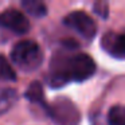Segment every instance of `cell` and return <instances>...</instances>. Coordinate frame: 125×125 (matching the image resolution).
I'll use <instances>...</instances> for the list:
<instances>
[{
	"label": "cell",
	"instance_id": "cell-1",
	"mask_svg": "<svg viewBox=\"0 0 125 125\" xmlns=\"http://www.w3.org/2000/svg\"><path fill=\"white\" fill-rule=\"evenodd\" d=\"M97 66L90 55L79 52L51 65L47 78L51 87H62L69 82H83L94 75Z\"/></svg>",
	"mask_w": 125,
	"mask_h": 125
},
{
	"label": "cell",
	"instance_id": "cell-2",
	"mask_svg": "<svg viewBox=\"0 0 125 125\" xmlns=\"http://www.w3.org/2000/svg\"><path fill=\"white\" fill-rule=\"evenodd\" d=\"M11 59L23 71H35L43 62V51L34 41H22L11 50Z\"/></svg>",
	"mask_w": 125,
	"mask_h": 125
},
{
	"label": "cell",
	"instance_id": "cell-3",
	"mask_svg": "<svg viewBox=\"0 0 125 125\" xmlns=\"http://www.w3.org/2000/svg\"><path fill=\"white\" fill-rule=\"evenodd\" d=\"M63 24L78 32L86 41L94 39L95 34H97L95 22L83 11H73L69 15H66L63 18Z\"/></svg>",
	"mask_w": 125,
	"mask_h": 125
},
{
	"label": "cell",
	"instance_id": "cell-4",
	"mask_svg": "<svg viewBox=\"0 0 125 125\" xmlns=\"http://www.w3.org/2000/svg\"><path fill=\"white\" fill-rule=\"evenodd\" d=\"M47 113L58 125H78L79 122V112L73 102L66 98L57 100L51 106H49Z\"/></svg>",
	"mask_w": 125,
	"mask_h": 125
},
{
	"label": "cell",
	"instance_id": "cell-5",
	"mask_svg": "<svg viewBox=\"0 0 125 125\" xmlns=\"http://www.w3.org/2000/svg\"><path fill=\"white\" fill-rule=\"evenodd\" d=\"M0 27L7 28L18 35H24L30 31L31 24L22 11L10 8L0 14Z\"/></svg>",
	"mask_w": 125,
	"mask_h": 125
},
{
	"label": "cell",
	"instance_id": "cell-6",
	"mask_svg": "<svg viewBox=\"0 0 125 125\" xmlns=\"http://www.w3.org/2000/svg\"><path fill=\"white\" fill-rule=\"evenodd\" d=\"M101 46L110 57L125 61V32H109L104 35Z\"/></svg>",
	"mask_w": 125,
	"mask_h": 125
},
{
	"label": "cell",
	"instance_id": "cell-7",
	"mask_svg": "<svg viewBox=\"0 0 125 125\" xmlns=\"http://www.w3.org/2000/svg\"><path fill=\"white\" fill-rule=\"evenodd\" d=\"M24 97L27 98L30 102L36 104V105L42 106L46 112H49V105L46 104L44 101V92H43V87H42L41 82L38 81H34L30 83L27 92L24 93Z\"/></svg>",
	"mask_w": 125,
	"mask_h": 125
},
{
	"label": "cell",
	"instance_id": "cell-8",
	"mask_svg": "<svg viewBox=\"0 0 125 125\" xmlns=\"http://www.w3.org/2000/svg\"><path fill=\"white\" fill-rule=\"evenodd\" d=\"M18 100L16 90L11 87H0V114H4L15 105Z\"/></svg>",
	"mask_w": 125,
	"mask_h": 125
},
{
	"label": "cell",
	"instance_id": "cell-9",
	"mask_svg": "<svg viewBox=\"0 0 125 125\" xmlns=\"http://www.w3.org/2000/svg\"><path fill=\"white\" fill-rule=\"evenodd\" d=\"M22 7L26 10V12H28L30 15H32L35 18H43L47 15V7L42 1L24 0V1H22Z\"/></svg>",
	"mask_w": 125,
	"mask_h": 125
},
{
	"label": "cell",
	"instance_id": "cell-10",
	"mask_svg": "<svg viewBox=\"0 0 125 125\" xmlns=\"http://www.w3.org/2000/svg\"><path fill=\"white\" fill-rule=\"evenodd\" d=\"M18 77L14 67L10 65L8 59L0 54V81L3 82H16Z\"/></svg>",
	"mask_w": 125,
	"mask_h": 125
},
{
	"label": "cell",
	"instance_id": "cell-11",
	"mask_svg": "<svg viewBox=\"0 0 125 125\" xmlns=\"http://www.w3.org/2000/svg\"><path fill=\"white\" fill-rule=\"evenodd\" d=\"M109 125H125V105H113L108 112Z\"/></svg>",
	"mask_w": 125,
	"mask_h": 125
},
{
	"label": "cell",
	"instance_id": "cell-12",
	"mask_svg": "<svg viewBox=\"0 0 125 125\" xmlns=\"http://www.w3.org/2000/svg\"><path fill=\"white\" fill-rule=\"evenodd\" d=\"M93 8H94L95 14H98L101 18H104V19L108 18V4L106 3H95Z\"/></svg>",
	"mask_w": 125,
	"mask_h": 125
}]
</instances>
